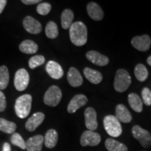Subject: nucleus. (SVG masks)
Returning <instances> with one entry per match:
<instances>
[{
	"label": "nucleus",
	"mask_w": 151,
	"mask_h": 151,
	"mask_svg": "<svg viewBox=\"0 0 151 151\" xmlns=\"http://www.w3.org/2000/svg\"><path fill=\"white\" fill-rule=\"evenodd\" d=\"M71 41L76 46H82L88 41V29L83 22L77 21L71 24L69 28Z\"/></svg>",
	"instance_id": "obj_1"
},
{
	"label": "nucleus",
	"mask_w": 151,
	"mask_h": 151,
	"mask_svg": "<svg viewBox=\"0 0 151 151\" xmlns=\"http://www.w3.org/2000/svg\"><path fill=\"white\" fill-rule=\"evenodd\" d=\"M32 97L29 94H25L19 97L15 104V111L20 118H25L29 114L32 108Z\"/></svg>",
	"instance_id": "obj_2"
},
{
	"label": "nucleus",
	"mask_w": 151,
	"mask_h": 151,
	"mask_svg": "<svg viewBox=\"0 0 151 151\" xmlns=\"http://www.w3.org/2000/svg\"><path fill=\"white\" fill-rule=\"evenodd\" d=\"M131 83L132 78L129 73L124 69H118L115 76L113 83L115 90L118 92H123L128 89Z\"/></svg>",
	"instance_id": "obj_3"
},
{
	"label": "nucleus",
	"mask_w": 151,
	"mask_h": 151,
	"mask_svg": "<svg viewBox=\"0 0 151 151\" xmlns=\"http://www.w3.org/2000/svg\"><path fill=\"white\" fill-rule=\"evenodd\" d=\"M104 127L107 134L112 137H120L122 132L120 121L112 115L106 116L104 118Z\"/></svg>",
	"instance_id": "obj_4"
},
{
	"label": "nucleus",
	"mask_w": 151,
	"mask_h": 151,
	"mask_svg": "<svg viewBox=\"0 0 151 151\" xmlns=\"http://www.w3.org/2000/svg\"><path fill=\"white\" fill-rule=\"evenodd\" d=\"M62 97V93L59 87L52 86L47 90L43 97V101L49 106L55 107L59 104Z\"/></svg>",
	"instance_id": "obj_5"
},
{
	"label": "nucleus",
	"mask_w": 151,
	"mask_h": 151,
	"mask_svg": "<svg viewBox=\"0 0 151 151\" xmlns=\"http://www.w3.org/2000/svg\"><path fill=\"white\" fill-rule=\"evenodd\" d=\"M134 138L139 141L144 148H148L151 146V135L150 132L141 128L140 126L135 125L132 129Z\"/></svg>",
	"instance_id": "obj_6"
},
{
	"label": "nucleus",
	"mask_w": 151,
	"mask_h": 151,
	"mask_svg": "<svg viewBox=\"0 0 151 151\" xmlns=\"http://www.w3.org/2000/svg\"><path fill=\"white\" fill-rule=\"evenodd\" d=\"M29 83V75L24 69H20L16 71L14 78L15 88L18 91H23Z\"/></svg>",
	"instance_id": "obj_7"
},
{
	"label": "nucleus",
	"mask_w": 151,
	"mask_h": 151,
	"mask_svg": "<svg viewBox=\"0 0 151 151\" xmlns=\"http://www.w3.org/2000/svg\"><path fill=\"white\" fill-rule=\"evenodd\" d=\"M80 141L82 146H96L99 144L101 137L97 132L88 130L82 134Z\"/></svg>",
	"instance_id": "obj_8"
},
{
	"label": "nucleus",
	"mask_w": 151,
	"mask_h": 151,
	"mask_svg": "<svg viewBox=\"0 0 151 151\" xmlns=\"http://www.w3.org/2000/svg\"><path fill=\"white\" fill-rule=\"evenodd\" d=\"M131 43L134 48L141 52L149 50L151 44V39L148 35L136 36L132 39Z\"/></svg>",
	"instance_id": "obj_9"
},
{
	"label": "nucleus",
	"mask_w": 151,
	"mask_h": 151,
	"mask_svg": "<svg viewBox=\"0 0 151 151\" xmlns=\"http://www.w3.org/2000/svg\"><path fill=\"white\" fill-rule=\"evenodd\" d=\"M22 24L24 29L32 35H38L42 31L41 24L32 16H26L24 18Z\"/></svg>",
	"instance_id": "obj_10"
},
{
	"label": "nucleus",
	"mask_w": 151,
	"mask_h": 151,
	"mask_svg": "<svg viewBox=\"0 0 151 151\" xmlns=\"http://www.w3.org/2000/svg\"><path fill=\"white\" fill-rule=\"evenodd\" d=\"M85 124L86 127L90 131L94 132L98 127L97 120V113L95 110L92 107H88L85 110Z\"/></svg>",
	"instance_id": "obj_11"
},
{
	"label": "nucleus",
	"mask_w": 151,
	"mask_h": 151,
	"mask_svg": "<svg viewBox=\"0 0 151 151\" xmlns=\"http://www.w3.org/2000/svg\"><path fill=\"white\" fill-rule=\"evenodd\" d=\"M88 102V98L84 94H78L75 95L69 101L67 106V111L69 113H74L81 107L83 106Z\"/></svg>",
	"instance_id": "obj_12"
},
{
	"label": "nucleus",
	"mask_w": 151,
	"mask_h": 151,
	"mask_svg": "<svg viewBox=\"0 0 151 151\" xmlns=\"http://www.w3.org/2000/svg\"><path fill=\"white\" fill-rule=\"evenodd\" d=\"M87 59L91 62L94 65L104 67L107 65L109 63V59L108 57L104 55L99 53V52L95 50H90L88 51L86 55Z\"/></svg>",
	"instance_id": "obj_13"
},
{
	"label": "nucleus",
	"mask_w": 151,
	"mask_h": 151,
	"mask_svg": "<svg viewBox=\"0 0 151 151\" xmlns=\"http://www.w3.org/2000/svg\"><path fill=\"white\" fill-rule=\"evenodd\" d=\"M46 72L48 73V75L53 79H60L63 76L64 71L61 66H60L58 62L52 61L48 62L46 66Z\"/></svg>",
	"instance_id": "obj_14"
},
{
	"label": "nucleus",
	"mask_w": 151,
	"mask_h": 151,
	"mask_svg": "<svg viewBox=\"0 0 151 151\" xmlns=\"http://www.w3.org/2000/svg\"><path fill=\"white\" fill-rule=\"evenodd\" d=\"M45 119V115L43 113L38 112L32 116L25 123V128L29 132H34Z\"/></svg>",
	"instance_id": "obj_15"
},
{
	"label": "nucleus",
	"mask_w": 151,
	"mask_h": 151,
	"mask_svg": "<svg viewBox=\"0 0 151 151\" xmlns=\"http://www.w3.org/2000/svg\"><path fill=\"white\" fill-rule=\"evenodd\" d=\"M87 12L88 16L95 21H99L104 18L102 9L95 2H90L87 5Z\"/></svg>",
	"instance_id": "obj_16"
},
{
	"label": "nucleus",
	"mask_w": 151,
	"mask_h": 151,
	"mask_svg": "<svg viewBox=\"0 0 151 151\" xmlns=\"http://www.w3.org/2000/svg\"><path fill=\"white\" fill-rule=\"evenodd\" d=\"M67 80L69 85L74 88L80 87L83 82L82 76L78 69L74 67H71L69 69L67 73Z\"/></svg>",
	"instance_id": "obj_17"
},
{
	"label": "nucleus",
	"mask_w": 151,
	"mask_h": 151,
	"mask_svg": "<svg viewBox=\"0 0 151 151\" xmlns=\"http://www.w3.org/2000/svg\"><path fill=\"white\" fill-rule=\"evenodd\" d=\"M43 143V137L36 135L30 137L25 142V149L27 151H41Z\"/></svg>",
	"instance_id": "obj_18"
},
{
	"label": "nucleus",
	"mask_w": 151,
	"mask_h": 151,
	"mask_svg": "<svg viewBox=\"0 0 151 151\" xmlns=\"http://www.w3.org/2000/svg\"><path fill=\"white\" fill-rule=\"evenodd\" d=\"M116 118L120 122L129 123L132 121V117L129 111L123 104H118L116 108Z\"/></svg>",
	"instance_id": "obj_19"
},
{
	"label": "nucleus",
	"mask_w": 151,
	"mask_h": 151,
	"mask_svg": "<svg viewBox=\"0 0 151 151\" xmlns=\"http://www.w3.org/2000/svg\"><path fill=\"white\" fill-rule=\"evenodd\" d=\"M83 73L86 78L92 83L97 85L102 81L103 76L99 71L94 70L89 67H86L84 69Z\"/></svg>",
	"instance_id": "obj_20"
},
{
	"label": "nucleus",
	"mask_w": 151,
	"mask_h": 151,
	"mask_svg": "<svg viewBox=\"0 0 151 151\" xmlns=\"http://www.w3.org/2000/svg\"><path fill=\"white\" fill-rule=\"evenodd\" d=\"M58 141V134L56 130L49 129L43 137V143L48 148H53Z\"/></svg>",
	"instance_id": "obj_21"
},
{
	"label": "nucleus",
	"mask_w": 151,
	"mask_h": 151,
	"mask_svg": "<svg viewBox=\"0 0 151 151\" xmlns=\"http://www.w3.org/2000/svg\"><path fill=\"white\" fill-rule=\"evenodd\" d=\"M128 102L130 107L137 113H141L143 111V101L136 93H130L128 95Z\"/></svg>",
	"instance_id": "obj_22"
},
{
	"label": "nucleus",
	"mask_w": 151,
	"mask_h": 151,
	"mask_svg": "<svg viewBox=\"0 0 151 151\" xmlns=\"http://www.w3.org/2000/svg\"><path fill=\"white\" fill-rule=\"evenodd\" d=\"M38 45L32 40H24L19 46V49L22 52L25 54H34L37 52Z\"/></svg>",
	"instance_id": "obj_23"
},
{
	"label": "nucleus",
	"mask_w": 151,
	"mask_h": 151,
	"mask_svg": "<svg viewBox=\"0 0 151 151\" xmlns=\"http://www.w3.org/2000/svg\"><path fill=\"white\" fill-rule=\"evenodd\" d=\"M74 14L71 9H67L63 11L61 15V25L63 29H67L70 28L73 24Z\"/></svg>",
	"instance_id": "obj_24"
},
{
	"label": "nucleus",
	"mask_w": 151,
	"mask_h": 151,
	"mask_svg": "<svg viewBox=\"0 0 151 151\" xmlns=\"http://www.w3.org/2000/svg\"><path fill=\"white\" fill-rule=\"evenodd\" d=\"M105 146L109 151H127V147L125 145L111 138L106 140Z\"/></svg>",
	"instance_id": "obj_25"
},
{
	"label": "nucleus",
	"mask_w": 151,
	"mask_h": 151,
	"mask_svg": "<svg viewBox=\"0 0 151 151\" xmlns=\"http://www.w3.org/2000/svg\"><path fill=\"white\" fill-rule=\"evenodd\" d=\"M9 71L7 67L2 65L0 67V90H4L9 83Z\"/></svg>",
	"instance_id": "obj_26"
},
{
	"label": "nucleus",
	"mask_w": 151,
	"mask_h": 151,
	"mask_svg": "<svg viewBox=\"0 0 151 151\" xmlns=\"http://www.w3.org/2000/svg\"><path fill=\"white\" fill-rule=\"evenodd\" d=\"M134 75L139 81L143 82L148 78V71L146 66L143 64H139L134 68Z\"/></svg>",
	"instance_id": "obj_27"
},
{
	"label": "nucleus",
	"mask_w": 151,
	"mask_h": 151,
	"mask_svg": "<svg viewBox=\"0 0 151 151\" xmlns=\"http://www.w3.org/2000/svg\"><path fill=\"white\" fill-rule=\"evenodd\" d=\"M16 128V123L8 121L4 118H0V131L6 134H14Z\"/></svg>",
	"instance_id": "obj_28"
},
{
	"label": "nucleus",
	"mask_w": 151,
	"mask_h": 151,
	"mask_svg": "<svg viewBox=\"0 0 151 151\" xmlns=\"http://www.w3.org/2000/svg\"><path fill=\"white\" fill-rule=\"evenodd\" d=\"M45 33H46V37L49 39H55L58 37V27L55 22L53 21H50L46 24V29H45Z\"/></svg>",
	"instance_id": "obj_29"
},
{
	"label": "nucleus",
	"mask_w": 151,
	"mask_h": 151,
	"mask_svg": "<svg viewBox=\"0 0 151 151\" xmlns=\"http://www.w3.org/2000/svg\"><path fill=\"white\" fill-rule=\"evenodd\" d=\"M45 58L43 55H37L32 57L29 60V67L30 69H34L39 66L42 65L45 62Z\"/></svg>",
	"instance_id": "obj_30"
},
{
	"label": "nucleus",
	"mask_w": 151,
	"mask_h": 151,
	"mask_svg": "<svg viewBox=\"0 0 151 151\" xmlns=\"http://www.w3.org/2000/svg\"><path fill=\"white\" fill-rule=\"evenodd\" d=\"M11 141L14 146H18L22 150L25 149V142L22 137L18 133H14L11 137Z\"/></svg>",
	"instance_id": "obj_31"
},
{
	"label": "nucleus",
	"mask_w": 151,
	"mask_h": 151,
	"mask_svg": "<svg viewBox=\"0 0 151 151\" xmlns=\"http://www.w3.org/2000/svg\"><path fill=\"white\" fill-rule=\"evenodd\" d=\"M52 6L48 2H43L40 3L37 6V11L39 14L41 15V16H46L51 11Z\"/></svg>",
	"instance_id": "obj_32"
},
{
	"label": "nucleus",
	"mask_w": 151,
	"mask_h": 151,
	"mask_svg": "<svg viewBox=\"0 0 151 151\" xmlns=\"http://www.w3.org/2000/svg\"><path fill=\"white\" fill-rule=\"evenodd\" d=\"M141 96L143 103L146 106H151V96H150V90L148 88H143L141 91Z\"/></svg>",
	"instance_id": "obj_33"
},
{
	"label": "nucleus",
	"mask_w": 151,
	"mask_h": 151,
	"mask_svg": "<svg viewBox=\"0 0 151 151\" xmlns=\"http://www.w3.org/2000/svg\"><path fill=\"white\" fill-rule=\"evenodd\" d=\"M6 107V100L4 94L0 90V112H2Z\"/></svg>",
	"instance_id": "obj_34"
},
{
	"label": "nucleus",
	"mask_w": 151,
	"mask_h": 151,
	"mask_svg": "<svg viewBox=\"0 0 151 151\" xmlns=\"http://www.w3.org/2000/svg\"><path fill=\"white\" fill-rule=\"evenodd\" d=\"M21 1L25 5H33L41 2L40 0H22Z\"/></svg>",
	"instance_id": "obj_35"
},
{
	"label": "nucleus",
	"mask_w": 151,
	"mask_h": 151,
	"mask_svg": "<svg viewBox=\"0 0 151 151\" xmlns=\"http://www.w3.org/2000/svg\"><path fill=\"white\" fill-rule=\"evenodd\" d=\"M6 0H0V14L2 13L6 5Z\"/></svg>",
	"instance_id": "obj_36"
},
{
	"label": "nucleus",
	"mask_w": 151,
	"mask_h": 151,
	"mask_svg": "<svg viewBox=\"0 0 151 151\" xmlns=\"http://www.w3.org/2000/svg\"><path fill=\"white\" fill-rule=\"evenodd\" d=\"M3 151H11V146L8 143H4L3 146Z\"/></svg>",
	"instance_id": "obj_37"
},
{
	"label": "nucleus",
	"mask_w": 151,
	"mask_h": 151,
	"mask_svg": "<svg viewBox=\"0 0 151 151\" xmlns=\"http://www.w3.org/2000/svg\"><path fill=\"white\" fill-rule=\"evenodd\" d=\"M147 63H148V65H150L151 67V55L149 56L148 58H147V60H146Z\"/></svg>",
	"instance_id": "obj_38"
},
{
	"label": "nucleus",
	"mask_w": 151,
	"mask_h": 151,
	"mask_svg": "<svg viewBox=\"0 0 151 151\" xmlns=\"http://www.w3.org/2000/svg\"><path fill=\"white\" fill-rule=\"evenodd\" d=\"M150 96H151V91H150Z\"/></svg>",
	"instance_id": "obj_39"
}]
</instances>
